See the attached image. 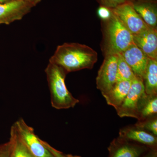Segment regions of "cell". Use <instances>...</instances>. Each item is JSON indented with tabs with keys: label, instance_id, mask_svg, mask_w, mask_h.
<instances>
[{
	"label": "cell",
	"instance_id": "obj_9",
	"mask_svg": "<svg viewBox=\"0 0 157 157\" xmlns=\"http://www.w3.org/2000/svg\"><path fill=\"white\" fill-rule=\"evenodd\" d=\"M119 137L131 142L155 149L157 136L144 129L134 125L127 126L120 130Z\"/></svg>",
	"mask_w": 157,
	"mask_h": 157
},
{
	"label": "cell",
	"instance_id": "obj_22",
	"mask_svg": "<svg viewBox=\"0 0 157 157\" xmlns=\"http://www.w3.org/2000/svg\"><path fill=\"white\" fill-rule=\"evenodd\" d=\"M12 147V141H9L0 145V157H10Z\"/></svg>",
	"mask_w": 157,
	"mask_h": 157
},
{
	"label": "cell",
	"instance_id": "obj_21",
	"mask_svg": "<svg viewBox=\"0 0 157 157\" xmlns=\"http://www.w3.org/2000/svg\"><path fill=\"white\" fill-rule=\"evenodd\" d=\"M112 13V9L104 6H99L97 10V14L101 21H106L109 19L111 17Z\"/></svg>",
	"mask_w": 157,
	"mask_h": 157
},
{
	"label": "cell",
	"instance_id": "obj_23",
	"mask_svg": "<svg viewBox=\"0 0 157 157\" xmlns=\"http://www.w3.org/2000/svg\"><path fill=\"white\" fill-rule=\"evenodd\" d=\"M42 142L54 157H81L72 155L66 154L54 148L52 146H51L50 144H48L47 142H45L44 140H42Z\"/></svg>",
	"mask_w": 157,
	"mask_h": 157
},
{
	"label": "cell",
	"instance_id": "obj_19",
	"mask_svg": "<svg viewBox=\"0 0 157 157\" xmlns=\"http://www.w3.org/2000/svg\"><path fill=\"white\" fill-rule=\"evenodd\" d=\"M135 125L157 136V115L144 120L138 121Z\"/></svg>",
	"mask_w": 157,
	"mask_h": 157
},
{
	"label": "cell",
	"instance_id": "obj_8",
	"mask_svg": "<svg viewBox=\"0 0 157 157\" xmlns=\"http://www.w3.org/2000/svg\"><path fill=\"white\" fill-rule=\"evenodd\" d=\"M33 6L25 0H14L0 4V25L20 20L29 13Z\"/></svg>",
	"mask_w": 157,
	"mask_h": 157
},
{
	"label": "cell",
	"instance_id": "obj_18",
	"mask_svg": "<svg viewBox=\"0 0 157 157\" xmlns=\"http://www.w3.org/2000/svg\"><path fill=\"white\" fill-rule=\"evenodd\" d=\"M117 55V82L122 80L132 81L136 77L133 70L127 64L120 53Z\"/></svg>",
	"mask_w": 157,
	"mask_h": 157
},
{
	"label": "cell",
	"instance_id": "obj_14",
	"mask_svg": "<svg viewBox=\"0 0 157 157\" xmlns=\"http://www.w3.org/2000/svg\"><path fill=\"white\" fill-rule=\"evenodd\" d=\"M132 81H117L109 91L103 95L107 104L116 109L121 105L128 93Z\"/></svg>",
	"mask_w": 157,
	"mask_h": 157
},
{
	"label": "cell",
	"instance_id": "obj_17",
	"mask_svg": "<svg viewBox=\"0 0 157 157\" xmlns=\"http://www.w3.org/2000/svg\"><path fill=\"white\" fill-rule=\"evenodd\" d=\"M157 115V95L147 94L138 110V121H142Z\"/></svg>",
	"mask_w": 157,
	"mask_h": 157
},
{
	"label": "cell",
	"instance_id": "obj_26",
	"mask_svg": "<svg viewBox=\"0 0 157 157\" xmlns=\"http://www.w3.org/2000/svg\"><path fill=\"white\" fill-rule=\"evenodd\" d=\"M12 1H14V0H0V4L8 2H11Z\"/></svg>",
	"mask_w": 157,
	"mask_h": 157
},
{
	"label": "cell",
	"instance_id": "obj_1",
	"mask_svg": "<svg viewBox=\"0 0 157 157\" xmlns=\"http://www.w3.org/2000/svg\"><path fill=\"white\" fill-rule=\"evenodd\" d=\"M98 59V53L87 45L64 43L57 46L49 62L58 65L69 73L83 69H92Z\"/></svg>",
	"mask_w": 157,
	"mask_h": 157
},
{
	"label": "cell",
	"instance_id": "obj_11",
	"mask_svg": "<svg viewBox=\"0 0 157 157\" xmlns=\"http://www.w3.org/2000/svg\"><path fill=\"white\" fill-rule=\"evenodd\" d=\"M120 54L133 70L135 76L143 79L148 58L135 44Z\"/></svg>",
	"mask_w": 157,
	"mask_h": 157
},
{
	"label": "cell",
	"instance_id": "obj_5",
	"mask_svg": "<svg viewBox=\"0 0 157 157\" xmlns=\"http://www.w3.org/2000/svg\"><path fill=\"white\" fill-rule=\"evenodd\" d=\"M14 124L20 138L35 157H54L23 119L20 118Z\"/></svg>",
	"mask_w": 157,
	"mask_h": 157
},
{
	"label": "cell",
	"instance_id": "obj_10",
	"mask_svg": "<svg viewBox=\"0 0 157 157\" xmlns=\"http://www.w3.org/2000/svg\"><path fill=\"white\" fill-rule=\"evenodd\" d=\"M147 147L118 137L114 139L109 147V157H140Z\"/></svg>",
	"mask_w": 157,
	"mask_h": 157
},
{
	"label": "cell",
	"instance_id": "obj_3",
	"mask_svg": "<svg viewBox=\"0 0 157 157\" xmlns=\"http://www.w3.org/2000/svg\"><path fill=\"white\" fill-rule=\"evenodd\" d=\"M45 73L50 91L51 102L58 109L73 108L79 101L74 98L67 88L65 78L68 73L58 65L49 63Z\"/></svg>",
	"mask_w": 157,
	"mask_h": 157
},
{
	"label": "cell",
	"instance_id": "obj_25",
	"mask_svg": "<svg viewBox=\"0 0 157 157\" xmlns=\"http://www.w3.org/2000/svg\"><path fill=\"white\" fill-rule=\"evenodd\" d=\"M25 1L30 3L34 7L38 5V4H39L42 0H25Z\"/></svg>",
	"mask_w": 157,
	"mask_h": 157
},
{
	"label": "cell",
	"instance_id": "obj_20",
	"mask_svg": "<svg viewBox=\"0 0 157 157\" xmlns=\"http://www.w3.org/2000/svg\"><path fill=\"white\" fill-rule=\"evenodd\" d=\"M99 5L105 6L110 9H115L118 6L128 2H132L133 0H96Z\"/></svg>",
	"mask_w": 157,
	"mask_h": 157
},
{
	"label": "cell",
	"instance_id": "obj_24",
	"mask_svg": "<svg viewBox=\"0 0 157 157\" xmlns=\"http://www.w3.org/2000/svg\"><path fill=\"white\" fill-rule=\"evenodd\" d=\"M157 151L155 149H151L147 153L142 157H157Z\"/></svg>",
	"mask_w": 157,
	"mask_h": 157
},
{
	"label": "cell",
	"instance_id": "obj_13",
	"mask_svg": "<svg viewBox=\"0 0 157 157\" xmlns=\"http://www.w3.org/2000/svg\"><path fill=\"white\" fill-rule=\"evenodd\" d=\"M132 4L145 23L149 27L157 29V0H133Z\"/></svg>",
	"mask_w": 157,
	"mask_h": 157
},
{
	"label": "cell",
	"instance_id": "obj_6",
	"mask_svg": "<svg viewBox=\"0 0 157 157\" xmlns=\"http://www.w3.org/2000/svg\"><path fill=\"white\" fill-rule=\"evenodd\" d=\"M96 78L97 87L102 95L107 94L117 82V55L105 56Z\"/></svg>",
	"mask_w": 157,
	"mask_h": 157
},
{
	"label": "cell",
	"instance_id": "obj_16",
	"mask_svg": "<svg viewBox=\"0 0 157 157\" xmlns=\"http://www.w3.org/2000/svg\"><path fill=\"white\" fill-rule=\"evenodd\" d=\"M10 138L12 141L10 157H36L20 138L14 124L11 127Z\"/></svg>",
	"mask_w": 157,
	"mask_h": 157
},
{
	"label": "cell",
	"instance_id": "obj_15",
	"mask_svg": "<svg viewBox=\"0 0 157 157\" xmlns=\"http://www.w3.org/2000/svg\"><path fill=\"white\" fill-rule=\"evenodd\" d=\"M143 81L147 94L157 95V59L148 58Z\"/></svg>",
	"mask_w": 157,
	"mask_h": 157
},
{
	"label": "cell",
	"instance_id": "obj_4",
	"mask_svg": "<svg viewBox=\"0 0 157 157\" xmlns=\"http://www.w3.org/2000/svg\"><path fill=\"white\" fill-rule=\"evenodd\" d=\"M146 96L143 79L136 76L132 81L128 93L122 104L116 109L117 115L121 117L137 119L140 104Z\"/></svg>",
	"mask_w": 157,
	"mask_h": 157
},
{
	"label": "cell",
	"instance_id": "obj_7",
	"mask_svg": "<svg viewBox=\"0 0 157 157\" xmlns=\"http://www.w3.org/2000/svg\"><path fill=\"white\" fill-rule=\"evenodd\" d=\"M112 10L133 35L139 33L149 27L135 11L132 2L123 4Z\"/></svg>",
	"mask_w": 157,
	"mask_h": 157
},
{
	"label": "cell",
	"instance_id": "obj_2",
	"mask_svg": "<svg viewBox=\"0 0 157 157\" xmlns=\"http://www.w3.org/2000/svg\"><path fill=\"white\" fill-rule=\"evenodd\" d=\"M102 21L103 37L101 49L104 56L121 53L134 44L133 35L113 11L109 19Z\"/></svg>",
	"mask_w": 157,
	"mask_h": 157
},
{
	"label": "cell",
	"instance_id": "obj_12",
	"mask_svg": "<svg viewBox=\"0 0 157 157\" xmlns=\"http://www.w3.org/2000/svg\"><path fill=\"white\" fill-rule=\"evenodd\" d=\"M133 42L148 58L157 59V30L149 27L133 35Z\"/></svg>",
	"mask_w": 157,
	"mask_h": 157
}]
</instances>
